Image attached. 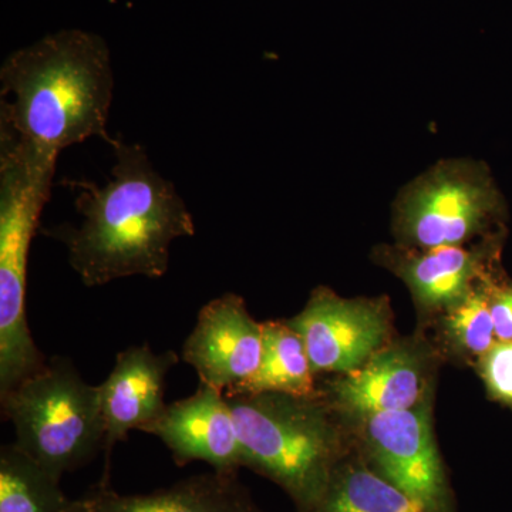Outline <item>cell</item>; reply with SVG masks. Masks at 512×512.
I'll use <instances>...</instances> for the list:
<instances>
[{
	"instance_id": "6da1fadb",
	"label": "cell",
	"mask_w": 512,
	"mask_h": 512,
	"mask_svg": "<svg viewBox=\"0 0 512 512\" xmlns=\"http://www.w3.org/2000/svg\"><path fill=\"white\" fill-rule=\"evenodd\" d=\"M111 147L116 163L109 183H67L77 190L74 207L82 224L45 231L66 245L70 266L89 288L127 276L161 278L173 241L195 235L191 212L173 183L151 164L146 148L121 138Z\"/></svg>"
},
{
	"instance_id": "7a4b0ae2",
	"label": "cell",
	"mask_w": 512,
	"mask_h": 512,
	"mask_svg": "<svg viewBox=\"0 0 512 512\" xmlns=\"http://www.w3.org/2000/svg\"><path fill=\"white\" fill-rule=\"evenodd\" d=\"M0 123L59 154L107 131L114 77L110 50L94 33L63 30L12 53L0 69Z\"/></svg>"
},
{
	"instance_id": "3957f363",
	"label": "cell",
	"mask_w": 512,
	"mask_h": 512,
	"mask_svg": "<svg viewBox=\"0 0 512 512\" xmlns=\"http://www.w3.org/2000/svg\"><path fill=\"white\" fill-rule=\"evenodd\" d=\"M59 154L0 123V394L46 365L26 313L30 244L52 194Z\"/></svg>"
},
{
	"instance_id": "277c9868",
	"label": "cell",
	"mask_w": 512,
	"mask_h": 512,
	"mask_svg": "<svg viewBox=\"0 0 512 512\" xmlns=\"http://www.w3.org/2000/svg\"><path fill=\"white\" fill-rule=\"evenodd\" d=\"M225 397L237 426L242 466L278 484L299 512L311 510L345 458L329 404L319 396L282 393Z\"/></svg>"
},
{
	"instance_id": "5b68a950",
	"label": "cell",
	"mask_w": 512,
	"mask_h": 512,
	"mask_svg": "<svg viewBox=\"0 0 512 512\" xmlns=\"http://www.w3.org/2000/svg\"><path fill=\"white\" fill-rule=\"evenodd\" d=\"M0 402L16 446L57 481L106 450L99 386L87 383L66 357H53Z\"/></svg>"
},
{
	"instance_id": "8992f818",
	"label": "cell",
	"mask_w": 512,
	"mask_h": 512,
	"mask_svg": "<svg viewBox=\"0 0 512 512\" xmlns=\"http://www.w3.org/2000/svg\"><path fill=\"white\" fill-rule=\"evenodd\" d=\"M501 211L500 192L483 164L446 161L400 195L396 231L420 249L456 247L484 232Z\"/></svg>"
},
{
	"instance_id": "52a82bcc",
	"label": "cell",
	"mask_w": 512,
	"mask_h": 512,
	"mask_svg": "<svg viewBox=\"0 0 512 512\" xmlns=\"http://www.w3.org/2000/svg\"><path fill=\"white\" fill-rule=\"evenodd\" d=\"M286 322L305 342L315 375H345L365 365L390 333L383 299H345L326 288L316 289L303 311Z\"/></svg>"
},
{
	"instance_id": "ba28073f",
	"label": "cell",
	"mask_w": 512,
	"mask_h": 512,
	"mask_svg": "<svg viewBox=\"0 0 512 512\" xmlns=\"http://www.w3.org/2000/svg\"><path fill=\"white\" fill-rule=\"evenodd\" d=\"M365 420L366 463L407 494L451 512L450 487L434 440L429 402Z\"/></svg>"
},
{
	"instance_id": "9c48e42d",
	"label": "cell",
	"mask_w": 512,
	"mask_h": 512,
	"mask_svg": "<svg viewBox=\"0 0 512 512\" xmlns=\"http://www.w3.org/2000/svg\"><path fill=\"white\" fill-rule=\"evenodd\" d=\"M262 323L241 296L225 293L202 306L183 346V360L200 382L227 393L254 375L261 363Z\"/></svg>"
},
{
	"instance_id": "30bf717a",
	"label": "cell",
	"mask_w": 512,
	"mask_h": 512,
	"mask_svg": "<svg viewBox=\"0 0 512 512\" xmlns=\"http://www.w3.org/2000/svg\"><path fill=\"white\" fill-rule=\"evenodd\" d=\"M144 433L163 441L178 466L204 461L224 474H237L244 467L227 397L210 384L200 382L190 397L167 404Z\"/></svg>"
},
{
	"instance_id": "8fae6325",
	"label": "cell",
	"mask_w": 512,
	"mask_h": 512,
	"mask_svg": "<svg viewBox=\"0 0 512 512\" xmlns=\"http://www.w3.org/2000/svg\"><path fill=\"white\" fill-rule=\"evenodd\" d=\"M177 363L173 350L156 353L148 345L131 346L117 355L109 377L99 384L107 461L131 430H146L164 413L165 380Z\"/></svg>"
},
{
	"instance_id": "7c38bea8",
	"label": "cell",
	"mask_w": 512,
	"mask_h": 512,
	"mask_svg": "<svg viewBox=\"0 0 512 512\" xmlns=\"http://www.w3.org/2000/svg\"><path fill=\"white\" fill-rule=\"evenodd\" d=\"M426 360L416 346L399 343L380 349L365 365L333 380L330 402L342 412L367 417L412 409L423 402Z\"/></svg>"
},
{
	"instance_id": "4fadbf2b",
	"label": "cell",
	"mask_w": 512,
	"mask_h": 512,
	"mask_svg": "<svg viewBox=\"0 0 512 512\" xmlns=\"http://www.w3.org/2000/svg\"><path fill=\"white\" fill-rule=\"evenodd\" d=\"M64 512H262L237 474L212 471L150 494L123 495L101 480Z\"/></svg>"
},
{
	"instance_id": "5bb4252c",
	"label": "cell",
	"mask_w": 512,
	"mask_h": 512,
	"mask_svg": "<svg viewBox=\"0 0 512 512\" xmlns=\"http://www.w3.org/2000/svg\"><path fill=\"white\" fill-rule=\"evenodd\" d=\"M387 264L406 282L419 305L450 311L487 276V249L456 247L423 249L419 254L387 256Z\"/></svg>"
},
{
	"instance_id": "9a60e30c",
	"label": "cell",
	"mask_w": 512,
	"mask_h": 512,
	"mask_svg": "<svg viewBox=\"0 0 512 512\" xmlns=\"http://www.w3.org/2000/svg\"><path fill=\"white\" fill-rule=\"evenodd\" d=\"M262 343L261 363L254 375L225 396L259 393L319 396L305 342L286 320L262 323Z\"/></svg>"
},
{
	"instance_id": "2e32d148",
	"label": "cell",
	"mask_w": 512,
	"mask_h": 512,
	"mask_svg": "<svg viewBox=\"0 0 512 512\" xmlns=\"http://www.w3.org/2000/svg\"><path fill=\"white\" fill-rule=\"evenodd\" d=\"M306 512H444L407 494L366 461H340L318 504Z\"/></svg>"
},
{
	"instance_id": "e0dca14e",
	"label": "cell",
	"mask_w": 512,
	"mask_h": 512,
	"mask_svg": "<svg viewBox=\"0 0 512 512\" xmlns=\"http://www.w3.org/2000/svg\"><path fill=\"white\" fill-rule=\"evenodd\" d=\"M69 498L15 443L0 450V512H64Z\"/></svg>"
},
{
	"instance_id": "ac0fdd59",
	"label": "cell",
	"mask_w": 512,
	"mask_h": 512,
	"mask_svg": "<svg viewBox=\"0 0 512 512\" xmlns=\"http://www.w3.org/2000/svg\"><path fill=\"white\" fill-rule=\"evenodd\" d=\"M493 279L485 276L473 292L447 311L444 329L450 342L467 355L480 359L497 342L490 309V286Z\"/></svg>"
},
{
	"instance_id": "d6986e66",
	"label": "cell",
	"mask_w": 512,
	"mask_h": 512,
	"mask_svg": "<svg viewBox=\"0 0 512 512\" xmlns=\"http://www.w3.org/2000/svg\"><path fill=\"white\" fill-rule=\"evenodd\" d=\"M487 392L512 409V342H497L478 359Z\"/></svg>"
},
{
	"instance_id": "ffe728a7",
	"label": "cell",
	"mask_w": 512,
	"mask_h": 512,
	"mask_svg": "<svg viewBox=\"0 0 512 512\" xmlns=\"http://www.w3.org/2000/svg\"><path fill=\"white\" fill-rule=\"evenodd\" d=\"M490 309L495 338L500 342H512V285L491 281Z\"/></svg>"
}]
</instances>
